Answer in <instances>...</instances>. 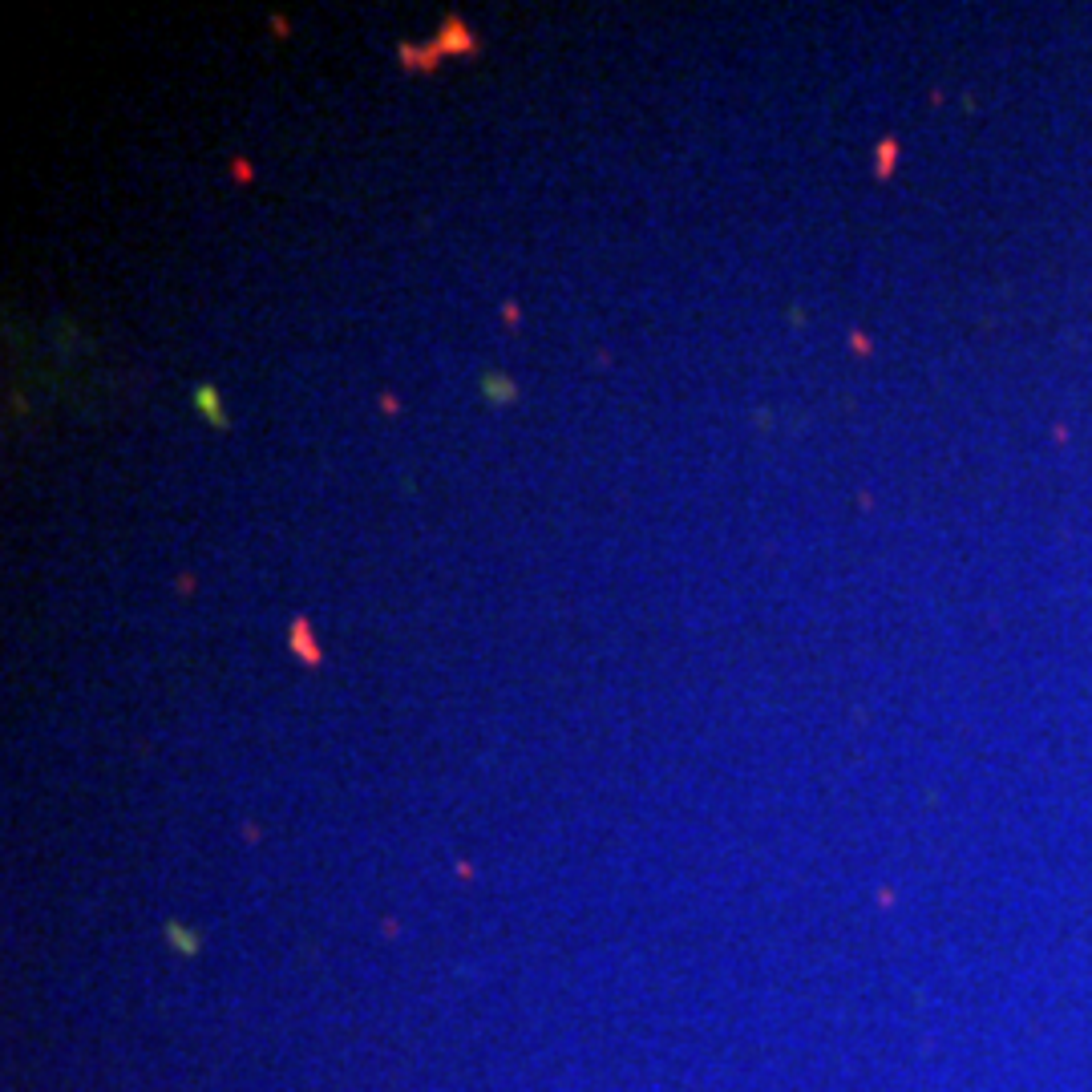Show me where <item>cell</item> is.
Segmentation results:
<instances>
[{
	"label": "cell",
	"mask_w": 1092,
	"mask_h": 1092,
	"mask_svg": "<svg viewBox=\"0 0 1092 1092\" xmlns=\"http://www.w3.org/2000/svg\"><path fill=\"white\" fill-rule=\"evenodd\" d=\"M477 45H482V37H477L457 13H450V16H445V25H442V33H437L433 41H425V45H397V61H401L405 70H413V73H429L437 61H442V57H450V53H477Z\"/></svg>",
	"instance_id": "cell-1"
},
{
	"label": "cell",
	"mask_w": 1092,
	"mask_h": 1092,
	"mask_svg": "<svg viewBox=\"0 0 1092 1092\" xmlns=\"http://www.w3.org/2000/svg\"><path fill=\"white\" fill-rule=\"evenodd\" d=\"M477 388H482V397L490 405H514L519 401V385H514V377L502 373V368H486V373L477 377Z\"/></svg>",
	"instance_id": "cell-2"
},
{
	"label": "cell",
	"mask_w": 1092,
	"mask_h": 1092,
	"mask_svg": "<svg viewBox=\"0 0 1092 1092\" xmlns=\"http://www.w3.org/2000/svg\"><path fill=\"white\" fill-rule=\"evenodd\" d=\"M194 409H199L202 417L214 425V429H231V417L223 413V401H219V388L214 385H194Z\"/></svg>",
	"instance_id": "cell-3"
},
{
	"label": "cell",
	"mask_w": 1092,
	"mask_h": 1092,
	"mask_svg": "<svg viewBox=\"0 0 1092 1092\" xmlns=\"http://www.w3.org/2000/svg\"><path fill=\"white\" fill-rule=\"evenodd\" d=\"M288 643H291V651H296V656L304 660L308 668H316V664H320V648H316V636H311V623H308V619H291Z\"/></svg>",
	"instance_id": "cell-4"
},
{
	"label": "cell",
	"mask_w": 1092,
	"mask_h": 1092,
	"mask_svg": "<svg viewBox=\"0 0 1092 1092\" xmlns=\"http://www.w3.org/2000/svg\"><path fill=\"white\" fill-rule=\"evenodd\" d=\"M899 162V142H879V179H890V167Z\"/></svg>",
	"instance_id": "cell-5"
},
{
	"label": "cell",
	"mask_w": 1092,
	"mask_h": 1092,
	"mask_svg": "<svg viewBox=\"0 0 1092 1092\" xmlns=\"http://www.w3.org/2000/svg\"><path fill=\"white\" fill-rule=\"evenodd\" d=\"M850 340H854V348H857V353H870V340H866L862 333H854Z\"/></svg>",
	"instance_id": "cell-6"
}]
</instances>
